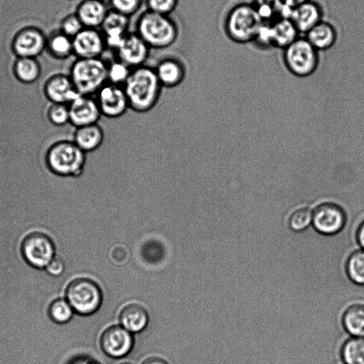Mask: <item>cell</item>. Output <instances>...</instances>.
Returning <instances> with one entry per match:
<instances>
[{
	"instance_id": "6da1fadb",
	"label": "cell",
	"mask_w": 364,
	"mask_h": 364,
	"mask_svg": "<svg viewBox=\"0 0 364 364\" xmlns=\"http://www.w3.org/2000/svg\"><path fill=\"white\" fill-rule=\"evenodd\" d=\"M129 109L136 113H146L159 102L163 89L154 68L141 65L132 69L123 85Z\"/></svg>"
},
{
	"instance_id": "7a4b0ae2",
	"label": "cell",
	"mask_w": 364,
	"mask_h": 364,
	"mask_svg": "<svg viewBox=\"0 0 364 364\" xmlns=\"http://www.w3.org/2000/svg\"><path fill=\"white\" fill-rule=\"evenodd\" d=\"M136 33L150 48L164 49L176 42L178 28L169 16L146 10L136 21Z\"/></svg>"
},
{
	"instance_id": "3957f363",
	"label": "cell",
	"mask_w": 364,
	"mask_h": 364,
	"mask_svg": "<svg viewBox=\"0 0 364 364\" xmlns=\"http://www.w3.org/2000/svg\"><path fill=\"white\" fill-rule=\"evenodd\" d=\"M88 155L73 140H62L48 149L46 162L54 173L66 177H81L85 174Z\"/></svg>"
},
{
	"instance_id": "277c9868",
	"label": "cell",
	"mask_w": 364,
	"mask_h": 364,
	"mask_svg": "<svg viewBox=\"0 0 364 364\" xmlns=\"http://www.w3.org/2000/svg\"><path fill=\"white\" fill-rule=\"evenodd\" d=\"M263 21L252 4L240 3L228 11L224 23L227 36L233 42H253Z\"/></svg>"
},
{
	"instance_id": "5b68a950",
	"label": "cell",
	"mask_w": 364,
	"mask_h": 364,
	"mask_svg": "<svg viewBox=\"0 0 364 364\" xmlns=\"http://www.w3.org/2000/svg\"><path fill=\"white\" fill-rule=\"evenodd\" d=\"M68 74L80 95L94 96L107 82V64L100 58H77Z\"/></svg>"
},
{
	"instance_id": "8992f818",
	"label": "cell",
	"mask_w": 364,
	"mask_h": 364,
	"mask_svg": "<svg viewBox=\"0 0 364 364\" xmlns=\"http://www.w3.org/2000/svg\"><path fill=\"white\" fill-rule=\"evenodd\" d=\"M65 298L76 314L84 316L99 309L102 294L95 281L87 277H77L67 286Z\"/></svg>"
},
{
	"instance_id": "52a82bcc",
	"label": "cell",
	"mask_w": 364,
	"mask_h": 364,
	"mask_svg": "<svg viewBox=\"0 0 364 364\" xmlns=\"http://www.w3.org/2000/svg\"><path fill=\"white\" fill-rule=\"evenodd\" d=\"M319 54L305 37H299L284 49L283 61L287 69L300 77L312 75L319 65Z\"/></svg>"
},
{
	"instance_id": "ba28073f",
	"label": "cell",
	"mask_w": 364,
	"mask_h": 364,
	"mask_svg": "<svg viewBox=\"0 0 364 364\" xmlns=\"http://www.w3.org/2000/svg\"><path fill=\"white\" fill-rule=\"evenodd\" d=\"M21 251L24 259L38 269H45L55 256L53 240L41 232H33L26 235L22 242Z\"/></svg>"
},
{
	"instance_id": "9c48e42d",
	"label": "cell",
	"mask_w": 364,
	"mask_h": 364,
	"mask_svg": "<svg viewBox=\"0 0 364 364\" xmlns=\"http://www.w3.org/2000/svg\"><path fill=\"white\" fill-rule=\"evenodd\" d=\"M102 116L110 119L122 117L129 109L123 88L107 82L94 95Z\"/></svg>"
},
{
	"instance_id": "30bf717a",
	"label": "cell",
	"mask_w": 364,
	"mask_h": 364,
	"mask_svg": "<svg viewBox=\"0 0 364 364\" xmlns=\"http://www.w3.org/2000/svg\"><path fill=\"white\" fill-rule=\"evenodd\" d=\"M47 46L43 32L35 26H26L19 30L11 41V50L16 58H36Z\"/></svg>"
},
{
	"instance_id": "8fae6325",
	"label": "cell",
	"mask_w": 364,
	"mask_h": 364,
	"mask_svg": "<svg viewBox=\"0 0 364 364\" xmlns=\"http://www.w3.org/2000/svg\"><path fill=\"white\" fill-rule=\"evenodd\" d=\"M346 222L345 211L333 203H321L313 211L312 224L315 230L323 235H332L339 232Z\"/></svg>"
},
{
	"instance_id": "7c38bea8",
	"label": "cell",
	"mask_w": 364,
	"mask_h": 364,
	"mask_svg": "<svg viewBox=\"0 0 364 364\" xmlns=\"http://www.w3.org/2000/svg\"><path fill=\"white\" fill-rule=\"evenodd\" d=\"M134 340L131 332L122 326L107 328L100 336L102 350L112 358H121L128 354L133 347Z\"/></svg>"
},
{
	"instance_id": "4fadbf2b",
	"label": "cell",
	"mask_w": 364,
	"mask_h": 364,
	"mask_svg": "<svg viewBox=\"0 0 364 364\" xmlns=\"http://www.w3.org/2000/svg\"><path fill=\"white\" fill-rule=\"evenodd\" d=\"M73 46L77 58H100L107 48L103 33L90 28H84L73 38Z\"/></svg>"
},
{
	"instance_id": "5bb4252c",
	"label": "cell",
	"mask_w": 364,
	"mask_h": 364,
	"mask_svg": "<svg viewBox=\"0 0 364 364\" xmlns=\"http://www.w3.org/2000/svg\"><path fill=\"white\" fill-rule=\"evenodd\" d=\"M150 49L136 32H128L117 50L118 60L133 69L144 65Z\"/></svg>"
},
{
	"instance_id": "9a60e30c",
	"label": "cell",
	"mask_w": 364,
	"mask_h": 364,
	"mask_svg": "<svg viewBox=\"0 0 364 364\" xmlns=\"http://www.w3.org/2000/svg\"><path fill=\"white\" fill-rule=\"evenodd\" d=\"M68 107L70 123L75 128L98 123L102 117L94 96L79 95Z\"/></svg>"
},
{
	"instance_id": "2e32d148",
	"label": "cell",
	"mask_w": 364,
	"mask_h": 364,
	"mask_svg": "<svg viewBox=\"0 0 364 364\" xmlns=\"http://www.w3.org/2000/svg\"><path fill=\"white\" fill-rule=\"evenodd\" d=\"M44 92L52 103L69 105L80 94L68 74L54 73L46 80Z\"/></svg>"
},
{
	"instance_id": "e0dca14e",
	"label": "cell",
	"mask_w": 364,
	"mask_h": 364,
	"mask_svg": "<svg viewBox=\"0 0 364 364\" xmlns=\"http://www.w3.org/2000/svg\"><path fill=\"white\" fill-rule=\"evenodd\" d=\"M129 17L109 10L102 26L107 48L117 50L128 33Z\"/></svg>"
},
{
	"instance_id": "ac0fdd59",
	"label": "cell",
	"mask_w": 364,
	"mask_h": 364,
	"mask_svg": "<svg viewBox=\"0 0 364 364\" xmlns=\"http://www.w3.org/2000/svg\"><path fill=\"white\" fill-rule=\"evenodd\" d=\"M321 6L309 0L292 9L289 18L300 34H306L323 19Z\"/></svg>"
},
{
	"instance_id": "d6986e66",
	"label": "cell",
	"mask_w": 364,
	"mask_h": 364,
	"mask_svg": "<svg viewBox=\"0 0 364 364\" xmlns=\"http://www.w3.org/2000/svg\"><path fill=\"white\" fill-rule=\"evenodd\" d=\"M109 11L102 0H82L76 8L77 16L85 28H98Z\"/></svg>"
},
{
	"instance_id": "ffe728a7",
	"label": "cell",
	"mask_w": 364,
	"mask_h": 364,
	"mask_svg": "<svg viewBox=\"0 0 364 364\" xmlns=\"http://www.w3.org/2000/svg\"><path fill=\"white\" fill-rule=\"evenodd\" d=\"M154 70L163 87H176L184 80L186 77V68L183 63L172 58L160 60Z\"/></svg>"
},
{
	"instance_id": "44dd1931",
	"label": "cell",
	"mask_w": 364,
	"mask_h": 364,
	"mask_svg": "<svg viewBox=\"0 0 364 364\" xmlns=\"http://www.w3.org/2000/svg\"><path fill=\"white\" fill-rule=\"evenodd\" d=\"M105 132L99 123L75 129L73 141L86 154L97 151L103 144Z\"/></svg>"
},
{
	"instance_id": "7402d4cb",
	"label": "cell",
	"mask_w": 364,
	"mask_h": 364,
	"mask_svg": "<svg viewBox=\"0 0 364 364\" xmlns=\"http://www.w3.org/2000/svg\"><path fill=\"white\" fill-rule=\"evenodd\" d=\"M304 37L319 52L328 50L335 45L338 33L333 24L322 20L309 30Z\"/></svg>"
},
{
	"instance_id": "603a6c76",
	"label": "cell",
	"mask_w": 364,
	"mask_h": 364,
	"mask_svg": "<svg viewBox=\"0 0 364 364\" xmlns=\"http://www.w3.org/2000/svg\"><path fill=\"white\" fill-rule=\"evenodd\" d=\"M273 47L283 50L300 37L296 26L287 18H279L270 23Z\"/></svg>"
},
{
	"instance_id": "cb8c5ba5",
	"label": "cell",
	"mask_w": 364,
	"mask_h": 364,
	"mask_svg": "<svg viewBox=\"0 0 364 364\" xmlns=\"http://www.w3.org/2000/svg\"><path fill=\"white\" fill-rule=\"evenodd\" d=\"M121 326L131 333L140 332L145 328L149 321L146 309L136 303L126 305L120 311Z\"/></svg>"
},
{
	"instance_id": "d4e9b609",
	"label": "cell",
	"mask_w": 364,
	"mask_h": 364,
	"mask_svg": "<svg viewBox=\"0 0 364 364\" xmlns=\"http://www.w3.org/2000/svg\"><path fill=\"white\" fill-rule=\"evenodd\" d=\"M12 72L18 81L25 84L38 81L43 74L39 62L32 58H16L12 66Z\"/></svg>"
},
{
	"instance_id": "484cf974",
	"label": "cell",
	"mask_w": 364,
	"mask_h": 364,
	"mask_svg": "<svg viewBox=\"0 0 364 364\" xmlns=\"http://www.w3.org/2000/svg\"><path fill=\"white\" fill-rule=\"evenodd\" d=\"M263 22L272 23L279 18H289L292 9L282 0H254L252 3Z\"/></svg>"
},
{
	"instance_id": "4316f807",
	"label": "cell",
	"mask_w": 364,
	"mask_h": 364,
	"mask_svg": "<svg viewBox=\"0 0 364 364\" xmlns=\"http://www.w3.org/2000/svg\"><path fill=\"white\" fill-rule=\"evenodd\" d=\"M343 325L353 337H364V304L349 306L343 313Z\"/></svg>"
},
{
	"instance_id": "83f0119b",
	"label": "cell",
	"mask_w": 364,
	"mask_h": 364,
	"mask_svg": "<svg viewBox=\"0 0 364 364\" xmlns=\"http://www.w3.org/2000/svg\"><path fill=\"white\" fill-rule=\"evenodd\" d=\"M46 48L57 59H65L73 54V38L61 31L55 33L47 39Z\"/></svg>"
},
{
	"instance_id": "f1b7e54d",
	"label": "cell",
	"mask_w": 364,
	"mask_h": 364,
	"mask_svg": "<svg viewBox=\"0 0 364 364\" xmlns=\"http://www.w3.org/2000/svg\"><path fill=\"white\" fill-rule=\"evenodd\" d=\"M341 355L346 364H364V337H353L343 344Z\"/></svg>"
},
{
	"instance_id": "f546056e",
	"label": "cell",
	"mask_w": 364,
	"mask_h": 364,
	"mask_svg": "<svg viewBox=\"0 0 364 364\" xmlns=\"http://www.w3.org/2000/svg\"><path fill=\"white\" fill-rule=\"evenodd\" d=\"M346 272L349 279L358 285H364V250L353 252L346 262Z\"/></svg>"
},
{
	"instance_id": "4dcf8cb0",
	"label": "cell",
	"mask_w": 364,
	"mask_h": 364,
	"mask_svg": "<svg viewBox=\"0 0 364 364\" xmlns=\"http://www.w3.org/2000/svg\"><path fill=\"white\" fill-rule=\"evenodd\" d=\"M74 310L65 298L54 300L49 307V315L51 319L58 323H65L74 317Z\"/></svg>"
},
{
	"instance_id": "1f68e13d",
	"label": "cell",
	"mask_w": 364,
	"mask_h": 364,
	"mask_svg": "<svg viewBox=\"0 0 364 364\" xmlns=\"http://www.w3.org/2000/svg\"><path fill=\"white\" fill-rule=\"evenodd\" d=\"M132 68L123 62L114 60L107 64V82L123 86L128 79Z\"/></svg>"
},
{
	"instance_id": "d6a6232c",
	"label": "cell",
	"mask_w": 364,
	"mask_h": 364,
	"mask_svg": "<svg viewBox=\"0 0 364 364\" xmlns=\"http://www.w3.org/2000/svg\"><path fill=\"white\" fill-rule=\"evenodd\" d=\"M312 218L313 211L310 208H300L290 215L288 220L289 226L294 231H303L312 223Z\"/></svg>"
},
{
	"instance_id": "836d02e7",
	"label": "cell",
	"mask_w": 364,
	"mask_h": 364,
	"mask_svg": "<svg viewBox=\"0 0 364 364\" xmlns=\"http://www.w3.org/2000/svg\"><path fill=\"white\" fill-rule=\"evenodd\" d=\"M47 116L54 125L63 127L70 124L69 107L67 104L51 103L48 109Z\"/></svg>"
},
{
	"instance_id": "e575fe53",
	"label": "cell",
	"mask_w": 364,
	"mask_h": 364,
	"mask_svg": "<svg viewBox=\"0 0 364 364\" xmlns=\"http://www.w3.org/2000/svg\"><path fill=\"white\" fill-rule=\"evenodd\" d=\"M143 1V0H109L112 10L129 17L140 9Z\"/></svg>"
},
{
	"instance_id": "d590c367",
	"label": "cell",
	"mask_w": 364,
	"mask_h": 364,
	"mask_svg": "<svg viewBox=\"0 0 364 364\" xmlns=\"http://www.w3.org/2000/svg\"><path fill=\"white\" fill-rule=\"evenodd\" d=\"M84 28L75 14L68 15L62 20L60 23V31L71 38L75 37Z\"/></svg>"
},
{
	"instance_id": "8d00e7d4",
	"label": "cell",
	"mask_w": 364,
	"mask_h": 364,
	"mask_svg": "<svg viewBox=\"0 0 364 364\" xmlns=\"http://www.w3.org/2000/svg\"><path fill=\"white\" fill-rule=\"evenodd\" d=\"M178 3V0H145L146 10L168 16L175 10Z\"/></svg>"
},
{
	"instance_id": "74e56055",
	"label": "cell",
	"mask_w": 364,
	"mask_h": 364,
	"mask_svg": "<svg viewBox=\"0 0 364 364\" xmlns=\"http://www.w3.org/2000/svg\"><path fill=\"white\" fill-rule=\"evenodd\" d=\"M253 42L263 48L273 47L270 23H262Z\"/></svg>"
},
{
	"instance_id": "f35d334b",
	"label": "cell",
	"mask_w": 364,
	"mask_h": 364,
	"mask_svg": "<svg viewBox=\"0 0 364 364\" xmlns=\"http://www.w3.org/2000/svg\"><path fill=\"white\" fill-rule=\"evenodd\" d=\"M45 269L53 277H60L65 273V265L63 260L60 257L55 255Z\"/></svg>"
},
{
	"instance_id": "ab89813d",
	"label": "cell",
	"mask_w": 364,
	"mask_h": 364,
	"mask_svg": "<svg viewBox=\"0 0 364 364\" xmlns=\"http://www.w3.org/2000/svg\"><path fill=\"white\" fill-rule=\"evenodd\" d=\"M68 364H98L95 360L87 356H76L73 357Z\"/></svg>"
},
{
	"instance_id": "60d3db41",
	"label": "cell",
	"mask_w": 364,
	"mask_h": 364,
	"mask_svg": "<svg viewBox=\"0 0 364 364\" xmlns=\"http://www.w3.org/2000/svg\"><path fill=\"white\" fill-rule=\"evenodd\" d=\"M356 239L362 250H364V220L361 222L356 232Z\"/></svg>"
},
{
	"instance_id": "b9f144b4",
	"label": "cell",
	"mask_w": 364,
	"mask_h": 364,
	"mask_svg": "<svg viewBox=\"0 0 364 364\" xmlns=\"http://www.w3.org/2000/svg\"><path fill=\"white\" fill-rule=\"evenodd\" d=\"M142 364H168L164 360L158 357H151L145 360Z\"/></svg>"
},
{
	"instance_id": "7bdbcfd3",
	"label": "cell",
	"mask_w": 364,
	"mask_h": 364,
	"mask_svg": "<svg viewBox=\"0 0 364 364\" xmlns=\"http://www.w3.org/2000/svg\"><path fill=\"white\" fill-rule=\"evenodd\" d=\"M309 0H282L283 3L287 6L293 9Z\"/></svg>"
},
{
	"instance_id": "ee69618b",
	"label": "cell",
	"mask_w": 364,
	"mask_h": 364,
	"mask_svg": "<svg viewBox=\"0 0 364 364\" xmlns=\"http://www.w3.org/2000/svg\"><path fill=\"white\" fill-rule=\"evenodd\" d=\"M119 364H132L130 363H119Z\"/></svg>"
},
{
	"instance_id": "f6af8a7d",
	"label": "cell",
	"mask_w": 364,
	"mask_h": 364,
	"mask_svg": "<svg viewBox=\"0 0 364 364\" xmlns=\"http://www.w3.org/2000/svg\"><path fill=\"white\" fill-rule=\"evenodd\" d=\"M102 1H104V0H102Z\"/></svg>"
}]
</instances>
